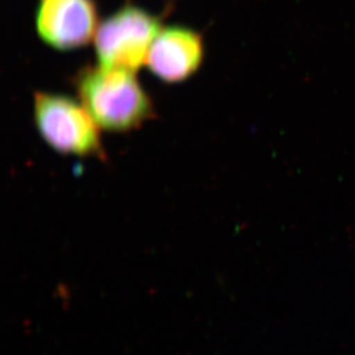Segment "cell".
<instances>
[{
  "instance_id": "obj_2",
  "label": "cell",
  "mask_w": 355,
  "mask_h": 355,
  "mask_svg": "<svg viewBox=\"0 0 355 355\" xmlns=\"http://www.w3.org/2000/svg\"><path fill=\"white\" fill-rule=\"evenodd\" d=\"M161 29L158 17L148 10L122 7L98 27L94 40L99 66L135 73L146 62Z\"/></svg>"
},
{
  "instance_id": "obj_3",
  "label": "cell",
  "mask_w": 355,
  "mask_h": 355,
  "mask_svg": "<svg viewBox=\"0 0 355 355\" xmlns=\"http://www.w3.org/2000/svg\"><path fill=\"white\" fill-rule=\"evenodd\" d=\"M34 118L47 145L64 155H101L98 125L78 101L61 94L37 92Z\"/></svg>"
},
{
  "instance_id": "obj_1",
  "label": "cell",
  "mask_w": 355,
  "mask_h": 355,
  "mask_svg": "<svg viewBox=\"0 0 355 355\" xmlns=\"http://www.w3.org/2000/svg\"><path fill=\"white\" fill-rule=\"evenodd\" d=\"M75 85L80 104L104 130L137 129L155 115L151 98L134 71L101 66L87 68L78 74Z\"/></svg>"
},
{
  "instance_id": "obj_5",
  "label": "cell",
  "mask_w": 355,
  "mask_h": 355,
  "mask_svg": "<svg viewBox=\"0 0 355 355\" xmlns=\"http://www.w3.org/2000/svg\"><path fill=\"white\" fill-rule=\"evenodd\" d=\"M204 60L200 35L184 27L161 29L148 51L146 64L150 71L167 83L188 80Z\"/></svg>"
},
{
  "instance_id": "obj_4",
  "label": "cell",
  "mask_w": 355,
  "mask_h": 355,
  "mask_svg": "<svg viewBox=\"0 0 355 355\" xmlns=\"http://www.w3.org/2000/svg\"><path fill=\"white\" fill-rule=\"evenodd\" d=\"M98 27L94 0H42L38 6V35L57 50H74L87 45L96 36Z\"/></svg>"
}]
</instances>
